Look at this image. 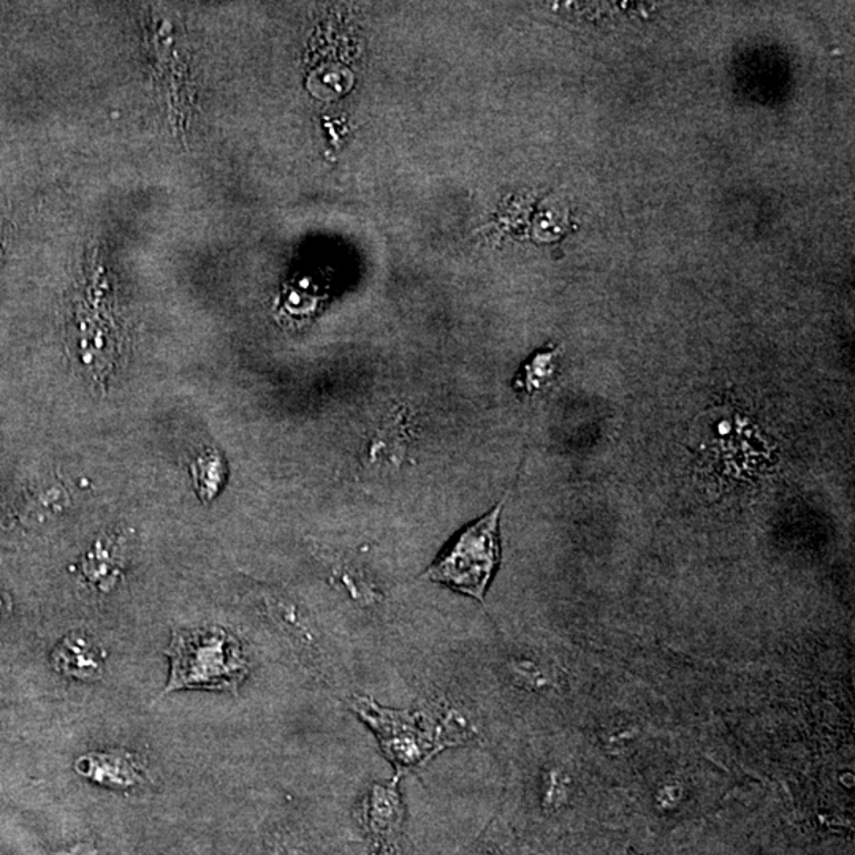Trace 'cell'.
I'll use <instances>...</instances> for the list:
<instances>
[{
	"label": "cell",
	"instance_id": "2",
	"mask_svg": "<svg viewBox=\"0 0 855 855\" xmlns=\"http://www.w3.org/2000/svg\"><path fill=\"white\" fill-rule=\"evenodd\" d=\"M167 691H235L248 674L240 643L218 627L174 632Z\"/></svg>",
	"mask_w": 855,
	"mask_h": 855
},
{
	"label": "cell",
	"instance_id": "6",
	"mask_svg": "<svg viewBox=\"0 0 855 855\" xmlns=\"http://www.w3.org/2000/svg\"><path fill=\"white\" fill-rule=\"evenodd\" d=\"M199 475H195V481L199 483L200 493L207 497H213L219 492V486L224 481V463H222L221 456L218 453L210 452L200 456Z\"/></svg>",
	"mask_w": 855,
	"mask_h": 855
},
{
	"label": "cell",
	"instance_id": "4",
	"mask_svg": "<svg viewBox=\"0 0 855 855\" xmlns=\"http://www.w3.org/2000/svg\"><path fill=\"white\" fill-rule=\"evenodd\" d=\"M54 667L61 674L78 680H95L103 672V654L95 643L84 635H69L56 648Z\"/></svg>",
	"mask_w": 855,
	"mask_h": 855
},
{
	"label": "cell",
	"instance_id": "3",
	"mask_svg": "<svg viewBox=\"0 0 855 855\" xmlns=\"http://www.w3.org/2000/svg\"><path fill=\"white\" fill-rule=\"evenodd\" d=\"M504 503L505 497L445 546L426 571L431 582L483 601L501 560L500 519Z\"/></svg>",
	"mask_w": 855,
	"mask_h": 855
},
{
	"label": "cell",
	"instance_id": "1",
	"mask_svg": "<svg viewBox=\"0 0 855 855\" xmlns=\"http://www.w3.org/2000/svg\"><path fill=\"white\" fill-rule=\"evenodd\" d=\"M351 706L374 732L382 753L398 773L418 768L441 751L470 742V721L455 706L433 704L398 712L364 697H353Z\"/></svg>",
	"mask_w": 855,
	"mask_h": 855
},
{
	"label": "cell",
	"instance_id": "7",
	"mask_svg": "<svg viewBox=\"0 0 855 855\" xmlns=\"http://www.w3.org/2000/svg\"><path fill=\"white\" fill-rule=\"evenodd\" d=\"M70 855V854H69ZM73 855V854H72Z\"/></svg>",
	"mask_w": 855,
	"mask_h": 855
},
{
	"label": "cell",
	"instance_id": "5",
	"mask_svg": "<svg viewBox=\"0 0 855 855\" xmlns=\"http://www.w3.org/2000/svg\"><path fill=\"white\" fill-rule=\"evenodd\" d=\"M129 757L121 756H91L81 757L78 770L81 775L91 776L92 779L111 787L133 786L139 773L133 767Z\"/></svg>",
	"mask_w": 855,
	"mask_h": 855
}]
</instances>
